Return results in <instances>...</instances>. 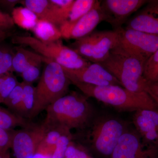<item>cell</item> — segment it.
<instances>
[{
  "label": "cell",
  "instance_id": "obj_31",
  "mask_svg": "<svg viewBox=\"0 0 158 158\" xmlns=\"http://www.w3.org/2000/svg\"><path fill=\"white\" fill-rule=\"evenodd\" d=\"M65 158H91L84 151L69 144L65 152Z\"/></svg>",
  "mask_w": 158,
  "mask_h": 158
},
{
  "label": "cell",
  "instance_id": "obj_9",
  "mask_svg": "<svg viewBox=\"0 0 158 158\" xmlns=\"http://www.w3.org/2000/svg\"><path fill=\"white\" fill-rule=\"evenodd\" d=\"M48 130L43 123L31 124L23 129L12 131L11 148L15 158H30L37 153Z\"/></svg>",
  "mask_w": 158,
  "mask_h": 158
},
{
  "label": "cell",
  "instance_id": "obj_26",
  "mask_svg": "<svg viewBox=\"0 0 158 158\" xmlns=\"http://www.w3.org/2000/svg\"><path fill=\"white\" fill-rule=\"evenodd\" d=\"M44 57L42 56L31 63L24 69L21 73L24 82L32 84L37 80L40 75V67L44 62Z\"/></svg>",
  "mask_w": 158,
  "mask_h": 158
},
{
  "label": "cell",
  "instance_id": "obj_8",
  "mask_svg": "<svg viewBox=\"0 0 158 158\" xmlns=\"http://www.w3.org/2000/svg\"><path fill=\"white\" fill-rule=\"evenodd\" d=\"M125 130L123 123L116 118L99 119L94 123L91 133L93 149L101 156L110 158Z\"/></svg>",
  "mask_w": 158,
  "mask_h": 158
},
{
  "label": "cell",
  "instance_id": "obj_27",
  "mask_svg": "<svg viewBox=\"0 0 158 158\" xmlns=\"http://www.w3.org/2000/svg\"><path fill=\"white\" fill-rule=\"evenodd\" d=\"M14 54L9 48H0V77L12 72V61Z\"/></svg>",
  "mask_w": 158,
  "mask_h": 158
},
{
  "label": "cell",
  "instance_id": "obj_21",
  "mask_svg": "<svg viewBox=\"0 0 158 158\" xmlns=\"http://www.w3.org/2000/svg\"><path fill=\"white\" fill-rule=\"evenodd\" d=\"M69 133L70 132L59 129L49 130L39 144L37 153L52 157L59 138L64 134Z\"/></svg>",
  "mask_w": 158,
  "mask_h": 158
},
{
  "label": "cell",
  "instance_id": "obj_35",
  "mask_svg": "<svg viewBox=\"0 0 158 158\" xmlns=\"http://www.w3.org/2000/svg\"><path fill=\"white\" fill-rule=\"evenodd\" d=\"M74 0H51L52 2L60 8H67L71 6Z\"/></svg>",
  "mask_w": 158,
  "mask_h": 158
},
{
  "label": "cell",
  "instance_id": "obj_39",
  "mask_svg": "<svg viewBox=\"0 0 158 158\" xmlns=\"http://www.w3.org/2000/svg\"><path fill=\"white\" fill-rule=\"evenodd\" d=\"M0 158H10V152L9 151L5 153L0 154Z\"/></svg>",
  "mask_w": 158,
  "mask_h": 158
},
{
  "label": "cell",
  "instance_id": "obj_36",
  "mask_svg": "<svg viewBox=\"0 0 158 158\" xmlns=\"http://www.w3.org/2000/svg\"><path fill=\"white\" fill-rule=\"evenodd\" d=\"M20 1L18 0H5V1H0V4L3 6L6 7L14 9L15 5L20 3Z\"/></svg>",
  "mask_w": 158,
  "mask_h": 158
},
{
  "label": "cell",
  "instance_id": "obj_18",
  "mask_svg": "<svg viewBox=\"0 0 158 158\" xmlns=\"http://www.w3.org/2000/svg\"><path fill=\"white\" fill-rule=\"evenodd\" d=\"M96 1L74 0L71 6L65 9V22L62 25H69L75 22L93 8Z\"/></svg>",
  "mask_w": 158,
  "mask_h": 158
},
{
  "label": "cell",
  "instance_id": "obj_11",
  "mask_svg": "<svg viewBox=\"0 0 158 158\" xmlns=\"http://www.w3.org/2000/svg\"><path fill=\"white\" fill-rule=\"evenodd\" d=\"M105 16L101 6V1H97L90 11L73 23L59 27L62 37L65 39H79L94 31L97 26L104 21Z\"/></svg>",
  "mask_w": 158,
  "mask_h": 158
},
{
  "label": "cell",
  "instance_id": "obj_13",
  "mask_svg": "<svg viewBox=\"0 0 158 158\" xmlns=\"http://www.w3.org/2000/svg\"><path fill=\"white\" fill-rule=\"evenodd\" d=\"M158 152V150H144L138 133L125 130L110 158H152Z\"/></svg>",
  "mask_w": 158,
  "mask_h": 158
},
{
  "label": "cell",
  "instance_id": "obj_4",
  "mask_svg": "<svg viewBox=\"0 0 158 158\" xmlns=\"http://www.w3.org/2000/svg\"><path fill=\"white\" fill-rule=\"evenodd\" d=\"M145 62L137 57L113 49L109 56L99 63L113 76L121 86L135 92L144 91L143 77Z\"/></svg>",
  "mask_w": 158,
  "mask_h": 158
},
{
  "label": "cell",
  "instance_id": "obj_20",
  "mask_svg": "<svg viewBox=\"0 0 158 158\" xmlns=\"http://www.w3.org/2000/svg\"><path fill=\"white\" fill-rule=\"evenodd\" d=\"M11 17L15 24L27 31H32L38 20L34 12L23 6L15 7L12 9Z\"/></svg>",
  "mask_w": 158,
  "mask_h": 158
},
{
  "label": "cell",
  "instance_id": "obj_24",
  "mask_svg": "<svg viewBox=\"0 0 158 158\" xmlns=\"http://www.w3.org/2000/svg\"><path fill=\"white\" fill-rule=\"evenodd\" d=\"M143 77L147 81L158 82V49L145 62Z\"/></svg>",
  "mask_w": 158,
  "mask_h": 158
},
{
  "label": "cell",
  "instance_id": "obj_28",
  "mask_svg": "<svg viewBox=\"0 0 158 158\" xmlns=\"http://www.w3.org/2000/svg\"><path fill=\"white\" fill-rule=\"evenodd\" d=\"M18 83L16 77L11 72L7 75L6 79L0 85V103H3Z\"/></svg>",
  "mask_w": 158,
  "mask_h": 158
},
{
  "label": "cell",
  "instance_id": "obj_10",
  "mask_svg": "<svg viewBox=\"0 0 158 158\" xmlns=\"http://www.w3.org/2000/svg\"><path fill=\"white\" fill-rule=\"evenodd\" d=\"M148 2L146 0H104L101 6L105 21L114 30L122 28V26L130 16L141 9Z\"/></svg>",
  "mask_w": 158,
  "mask_h": 158
},
{
  "label": "cell",
  "instance_id": "obj_38",
  "mask_svg": "<svg viewBox=\"0 0 158 158\" xmlns=\"http://www.w3.org/2000/svg\"><path fill=\"white\" fill-rule=\"evenodd\" d=\"M30 158H52L51 156H46L40 154L39 153L35 154L34 156H31Z\"/></svg>",
  "mask_w": 158,
  "mask_h": 158
},
{
  "label": "cell",
  "instance_id": "obj_34",
  "mask_svg": "<svg viewBox=\"0 0 158 158\" xmlns=\"http://www.w3.org/2000/svg\"><path fill=\"white\" fill-rule=\"evenodd\" d=\"M140 113L149 118L155 127L158 133V110H139Z\"/></svg>",
  "mask_w": 158,
  "mask_h": 158
},
{
  "label": "cell",
  "instance_id": "obj_17",
  "mask_svg": "<svg viewBox=\"0 0 158 158\" xmlns=\"http://www.w3.org/2000/svg\"><path fill=\"white\" fill-rule=\"evenodd\" d=\"M32 32L35 38L44 43H50L57 41L62 37L60 29L52 23L38 19V21Z\"/></svg>",
  "mask_w": 158,
  "mask_h": 158
},
{
  "label": "cell",
  "instance_id": "obj_12",
  "mask_svg": "<svg viewBox=\"0 0 158 158\" xmlns=\"http://www.w3.org/2000/svg\"><path fill=\"white\" fill-rule=\"evenodd\" d=\"M63 69L71 83L80 82L97 86H121L118 80L99 63L91 62L88 66L78 69Z\"/></svg>",
  "mask_w": 158,
  "mask_h": 158
},
{
  "label": "cell",
  "instance_id": "obj_14",
  "mask_svg": "<svg viewBox=\"0 0 158 158\" xmlns=\"http://www.w3.org/2000/svg\"><path fill=\"white\" fill-rule=\"evenodd\" d=\"M125 29L158 35V0L148 1L140 11L128 20Z\"/></svg>",
  "mask_w": 158,
  "mask_h": 158
},
{
  "label": "cell",
  "instance_id": "obj_32",
  "mask_svg": "<svg viewBox=\"0 0 158 158\" xmlns=\"http://www.w3.org/2000/svg\"><path fill=\"white\" fill-rule=\"evenodd\" d=\"M144 91L147 92L158 105V82H149L145 80Z\"/></svg>",
  "mask_w": 158,
  "mask_h": 158
},
{
  "label": "cell",
  "instance_id": "obj_7",
  "mask_svg": "<svg viewBox=\"0 0 158 158\" xmlns=\"http://www.w3.org/2000/svg\"><path fill=\"white\" fill-rule=\"evenodd\" d=\"M113 49L146 62L158 49V35L122 28L118 44Z\"/></svg>",
  "mask_w": 158,
  "mask_h": 158
},
{
  "label": "cell",
  "instance_id": "obj_16",
  "mask_svg": "<svg viewBox=\"0 0 158 158\" xmlns=\"http://www.w3.org/2000/svg\"><path fill=\"white\" fill-rule=\"evenodd\" d=\"M133 121L139 135L149 145V148L158 150V133L152 122L139 110L136 111Z\"/></svg>",
  "mask_w": 158,
  "mask_h": 158
},
{
  "label": "cell",
  "instance_id": "obj_15",
  "mask_svg": "<svg viewBox=\"0 0 158 158\" xmlns=\"http://www.w3.org/2000/svg\"><path fill=\"white\" fill-rule=\"evenodd\" d=\"M20 4L37 15L38 19L45 20L56 26L65 21V9L52 2L51 0H23Z\"/></svg>",
  "mask_w": 158,
  "mask_h": 158
},
{
  "label": "cell",
  "instance_id": "obj_23",
  "mask_svg": "<svg viewBox=\"0 0 158 158\" xmlns=\"http://www.w3.org/2000/svg\"><path fill=\"white\" fill-rule=\"evenodd\" d=\"M23 92L21 104L17 114L23 118H28L34 107L35 102V87L32 83L22 82Z\"/></svg>",
  "mask_w": 158,
  "mask_h": 158
},
{
  "label": "cell",
  "instance_id": "obj_30",
  "mask_svg": "<svg viewBox=\"0 0 158 158\" xmlns=\"http://www.w3.org/2000/svg\"><path fill=\"white\" fill-rule=\"evenodd\" d=\"M12 131L0 128V154L9 151L11 148Z\"/></svg>",
  "mask_w": 158,
  "mask_h": 158
},
{
  "label": "cell",
  "instance_id": "obj_5",
  "mask_svg": "<svg viewBox=\"0 0 158 158\" xmlns=\"http://www.w3.org/2000/svg\"><path fill=\"white\" fill-rule=\"evenodd\" d=\"M12 42L15 44L28 46L40 56L68 69H80L91 63L71 48L63 45L61 40L44 43L31 36H16L12 38Z\"/></svg>",
  "mask_w": 158,
  "mask_h": 158
},
{
  "label": "cell",
  "instance_id": "obj_25",
  "mask_svg": "<svg viewBox=\"0 0 158 158\" xmlns=\"http://www.w3.org/2000/svg\"><path fill=\"white\" fill-rule=\"evenodd\" d=\"M23 92L22 82H19L3 102L9 109L12 110V112L16 114L21 104Z\"/></svg>",
  "mask_w": 158,
  "mask_h": 158
},
{
  "label": "cell",
  "instance_id": "obj_1",
  "mask_svg": "<svg viewBox=\"0 0 158 158\" xmlns=\"http://www.w3.org/2000/svg\"><path fill=\"white\" fill-rule=\"evenodd\" d=\"M44 124L48 129L70 132L81 128L91 119L93 110L85 96L76 92L59 98L47 108Z\"/></svg>",
  "mask_w": 158,
  "mask_h": 158
},
{
  "label": "cell",
  "instance_id": "obj_29",
  "mask_svg": "<svg viewBox=\"0 0 158 158\" xmlns=\"http://www.w3.org/2000/svg\"><path fill=\"white\" fill-rule=\"evenodd\" d=\"M71 135L65 134L62 135L57 142L52 158H65V152L70 144Z\"/></svg>",
  "mask_w": 158,
  "mask_h": 158
},
{
  "label": "cell",
  "instance_id": "obj_6",
  "mask_svg": "<svg viewBox=\"0 0 158 158\" xmlns=\"http://www.w3.org/2000/svg\"><path fill=\"white\" fill-rule=\"evenodd\" d=\"M121 29L93 31L85 37L76 40L72 44L71 48L89 62L101 63L118 44Z\"/></svg>",
  "mask_w": 158,
  "mask_h": 158
},
{
  "label": "cell",
  "instance_id": "obj_3",
  "mask_svg": "<svg viewBox=\"0 0 158 158\" xmlns=\"http://www.w3.org/2000/svg\"><path fill=\"white\" fill-rule=\"evenodd\" d=\"M45 65L37 86L35 102L28 118L32 119L59 98L65 96L71 84L63 67L44 58Z\"/></svg>",
  "mask_w": 158,
  "mask_h": 158
},
{
  "label": "cell",
  "instance_id": "obj_2",
  "mask_svg": "<svg viewBox=\"0 0 158 158\" xmlns=\"http://www.w3.org/2000/svg\"><path fill=\"white\" fill-rule=\"evenodd\" d=\"M72 84L86 96L120 110H158L157 104L145 91L133 92L117 85L97 86L80 82Z\"/></svg>",
  "mask_w": 158,
  "mask_h": 158
},
{
  "label": "cell",
  "instance_id": "obj_22",
  "mask_svg": "<svg viewBox=\"0 0 158 158\" xmlns=\"http://www.w3.org/2000/svg\"><path fill=\"white\" fill-rule=\"evenodd\" d=\"M31 124L26 118L0 106V128L11 131L16 127H25Z\"/></svg>",
  "mask_w": 158,
  "mask_h": 158
},
{
  "label": "cell",
  "instance_id": "obj_33",
  "mask_svg": "<svg viewBox=\"0 0 158 158\" xmlns=\"http://www.w3.org/2000/svg\"><path fill=\"white\" fill-rule=\"evenodd\" d=\"M14 25L11 16L0 11V29L7 31L13 28Z\"/></svg>",
  "mask_w": 158,
  "mask_h": 158
},
{
  "label": "cell",
  "instance_id": "obj_37",
  "mask_svg": "<svg viewBox=\"0 0 158 158\" xmlns=\"http://www.w3.org/2000/svg\"><path fill=\"white\" fill-rule=\"evenodd\" d=\"M8 31L0 29V42L6 39L9 36Z\"/></svg>",
  "mask_w": 158,
  "mask_h": 158
},
{
  "label": "cell",
  "instance_id": "obj_19",
  "mask_svg": "<svg viewBox=\"0 0 158 158\" xmlns=\"http://www.w3.org/2000/svg\"><path fill=\"white\" fill-rule=\"evenodd\" d=\"M15 49L16 52L12 59V72L22 73L31 63L42 57L37 53L23 48L22 47H16Z\"/></svg>",
  "mask_w": 158,
  "mask_h": 158
}]
</instances>
